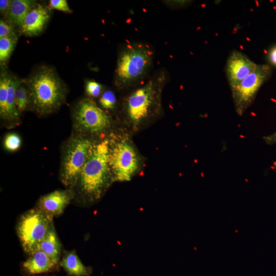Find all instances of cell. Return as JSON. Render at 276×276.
<instances>
[{"label":"cell","mask_w":276,"mask_h":276,"mask_svg":"<svg viewBox=\"0 0 276 276\" xmlns=\"http://www.w3.org/2000/svg\"><path fill=\"white\" fill-rule=\"evenodd\" d=\"M154 51L144 41L125 43L119 52L114 84L121 90L135 87L145 82L152 68Z\"/></svg>","instance_id":"1"},{"label":"cell","mask_w":276,"mask_h":276,"mask_svg":"<svg viewBox=\"0 0 276 276\" xmlns=\"http://www.w3.org/2000/svg\"><path fill=\"white\" fill-rule=\"evenodd\" d=\"M168 80V73L165 69H159L126 96L123 102V111L133 126H139L159 113L161 94Z\"/></svg>","instance_id":"2"},{"label":"cell","mask_w":276,"mask_h":276,"mask_svg":"<svg viewBox=\"0 0 276 276\" xmlns=\"http://www.w3.org/2000/svg\"><path fill=\"white\" fill-rule=\"evenodd\" d=\"M29 98V106L40 116L51 114L63 104L66 89L52 67L42 65L24 80Z\"/></svg>","instance_id":"3"},{"label":"cell","mask_w":276,"mask_h":276,"mask_svg":"<svg viewBox=\"0 0 276 276\" xmlns=\"http://www.w3.org/2000/svg\"><path fill=\"white\" fill-rule=\"evenodd\" d=\"M109 146L107 140L94 144L79 177V190L89 200L99 199L110 183Z\"/></svg>","instance_id":"4"},{"label":"cell","mask_w":276,"mask_h":276,"mask_svg":"<svg viewBox=\"0 0 276 276\" xmlns=\"http://www.w3.org/2000/svg\"><path fill=\"white\" fill-rule=\"evenodd\" d=\"M53 226V217L38 208L23 214L18 221L16 232L24 251L31 255L37 250Z\"/></svg>","instance_id":"5"},{"label":"cell","mask_w":276,"mask_h":276,"mask_svg":"<svg viewBox=\"0 0 276 276\" xmlns=\"http://www.w3.org/2000/svg\"><path fill=\"white\" fill-rule=\"evenodd\" d=\"M94 144L80 134L68 142L63 152L60 171V178L65 186L71 188L77 183Z\"/></svg>","instance_id":"6"},{"label":"cell","mask_w":276,"mask_h":276,"mask_svg":"<svg viewBox=\"0 0 276 276\" xmlns=\"http://www.w3.org/2000/svg\"><path fill=\"white\" fill-rule=\"evenodd\" d=\"M74 126L80 135L99 134L110 127V116L91 98H84L76 105L73 112Z\"/></svg>","instance_id":"7"},{"label":"cell","mask_w":276,"mask_h":276,"mask_svg":"<svg viewBox=\"0 0 276 276\" xmlns=\"http://www.w3.org/2000/svg\"><path fill=\"white\" fill-rule=\"evenodd\" d=\"M109 165L111 173L116 180L129 181L137 172L140 166L137 153L128 142L122 141L110 144Z\"/></svg>","instance_id":"8"},{"label":"cell","mask_w":276,"mask_h":276,"mask_svg":"<svg viewBox=\"0 0 276 276\" xmlns=\"http://www.w3.org/2000/svg\"><path fill=\"white\" fill-rule=\"evenodd\" d=\"M270 74L269 66L258 64L252 73L231 88L235 107L239 116H242L251 104L258 91Z\"/></svg>","instance_id":"9"},{"label":"cell","mask_w":276,"mask_h":276,"mask_svg":"<svg viewBox=\"0 0 276 276\" xmlns=\"http://www.w3.org/2000/svg\"><path fill=\"white\" fill-rule=\"evenodd\" d=\"M257 65L241 52H232L225 66L226 75L231 88L237 85L252 73Z\"/></svg>","instance_id":"10"},{"label":"cell","mask_w":276,"mask_h":276,"mask_svg":"<svg viewBox=\"0 0 276 276\" xmlns=\"http://www.w3.org/2000/svg\"><path fill=\"white\" fill-rule=\"evenodd\" d=\"M74 196L71 190H58L41 196L38 208L52 217L61 214Z\"/></svg>","instance_id":"11"},{"label":"cell","mask_w":276,"mask_h":276,"mask_svg":"<svg viewBox=\"0 0 276 276\" xmlns=\"http://www.w3.org/2000/svg\"><path fill=\"white\" fill-rule=\"evenodd\" d=\"M50 17L47 7L36 4L28 13L20 28L21 33L27 36H34L41 33Z\"/></svg>","instance_id":"12"},{"label":"cell","mask_w":276,"mask_h":276,"mask_svg":"<svg viewBox=\"0 0 276 276\" xmlns=\"http://www.w3.org/2000/svg\"><path fill=\"white\" fill-rule=\"evenodd\" d=\"M56 265L48 255L38 249L30 255L22 267L28 273L36 274L50 271Z\"/></svg>","instance_id":"13"},{"label":"cell","mask_w":276,"mask_h":276,"mask_svg":"<svg viewBox=\"0 0 276 276\" xmlns=\"http://www.w3.org/2000/svg\"><path fill=\"white\" fill-rule=\"evenodd\" d=\"M36 5L35 1L32 0L12 1L6 17L10 24L20 27L27 15Z\"/></svg>","instance_id":"14"},{"label":"cell","mask_w":276,"mask_h":276,"mask_svg":"<svg viewBox=\"0 0 276 276\" xmlns=\"http://www.w3.org/2000/svg\"><path fill=\"white\" fill-rule=\"evenodd\" d=\"M60 264L71 275L88 276L90 274V270L82 263L74 250L66 252Z\"/></svg>","instance_id":"15"},{"label":"cell","mask_w":276,"mask_h":276,"mask_svg":"<svg viewBox=\"0 0 276 276\" xmlns=\"http://www.w3.org/2000/svg\"><path fill=\"white\" fill-rule=\"evenodd\" d=\"M38 249L45 252L56 264L58 263L61 255V245L54 226L40 243Z\"/></svg>","instance_id":"16"},{"label":"cell","mask_w":276,"mask_h":276,"mask_svg":"<svg viewBox=\"0 0 276 276\" xmlns=\"http://www.w3.org/2000/svg\"><path fill=\"white\" fill-rule=\"evenodd\" d=\"M22 81L15 77H10L6 104L5 120L7 121L15 122L19 119V113L15 105V93L17 87Z\"/></svg>","instance_id":"17"},{"label":"cell","mask_w":276,"mask_h":276,"mask_svg":"<svg viewBox=\"0 0 276 276\" xmlns=\"http://www.w3.org/2000/svg\"><path fill=\"white\" fill-rule=\"evenodd\" d=\"M10 77L2 74L0 78V115L3 120H5L6 115V104Z\"/></svg>","instance_id":"18"},{"label":"cell","mask_w":276,"mask_h":276,"mask_svg":"<svg viewBox=\"0 0 276 276\" xmlns=\"http://www.w3.org/2000/svg\"><path fill=\"white\" fill-rule=\"evenodd\" d=\"M17 41L16 37L0 38V61L5 63L10 57Z\"/></svg>","instance_id":"19"},{"label":"cell","mask_w":276,"mask_h":276,"mask_svg":"<svg viewBox=\"0 0 276 276\" xmlns=\"http://www.w3.org/2000/svg\"><path fill=\"white\" fill-rule=\"evenodd\" d=\"M15 105L20 113L26 110L29 105V98L27 87L24 80L17 87L15 93Z\"/></svg>","instance_id":"20"},{"label":"cell","mask_w":276,"mask_h":276,"mask_svg":"<svg viewBox=\"0 0 276 276\" xmlns=\"http://www.w3.org/2000/svg\"><path fill=\"white\" fill-rule=\"evenodd\" d=\"M99 102L103 109L112 110L116 106L117 97L113 91L107 89L102 93Z\"/></svg>","instance_id":"21"},{"label":"cell","mask_w":276,"mask_h":276,"mask_svg":"<svg viewBox=\"0 0 276 276\" xmlns=\"http://www.w3.org/2000/svg\"><path fill=\"white\" fill-rule=\"evenodd\" d=\"M103 89V86L94 80H87L85 82V93L89 98H96L100 97L104 91Z\"/></svg>","instance_id":"22"},{"label":"cell","mask_w":276,"mask_h":276,"mask_svg":"<svg viewBox=\"0 0 276 276\" xmlns=\"http://www.w3.org/2000/svg\"><path fill=\"white\" fill-rule=\"evenodd\" d=\"M21 144V138L16 133L7 134L4 141V146L5 149L10 152H14L19 149Z\"/></svg>","instance_id":"23"},{"label":"cell","mask_w":276,"mask_h":276,"mask_svg":"<svg viewBox=\"0 0 276 276\" xmlns=\"http://www.w3.org/2000/svg\"><path fill=\"white\" fill-rule=\"evenodd\" d=\"M49 7L50 9H56L64 12L71 13L72 12L66 0H50Z\"/></svg>","instance_id":"24"},{"label":"cell","mask_w":276,"mask_h":276,"mask_svg":"<svg viewBox=\"0 0 276 276\" xmlns=\"http://www.w3.org/2000/svg\"><path fill=\"white\" fill-rule=\"evenodd\" d=\"M8 37H16L14 29L9 22L1 19L0 38Z\"/></svg>","instance_id":"25"},{"label":"cell","mask_w":276,"mask_h":276,"mask_svg":"<svg viewBox=\"0 0 276 276\" xmlns=\"http://www.w3.org/2000/svg\"><path fill=\"white\" fill-rule=\"evenodd\" d=\"M12 1L1 0L0 1V12L6 17L7 15L10 8Z\"/></svg>","instance_id":"26"},{"label":"cell","mask_w":276,"mask_h":276,"mask_svg":"<svg viewBox=\"0 0 276 276\" xmlns=\"http://www.w3.org/2000/svg\"><path fill=\"white\" fill-rule=\"evenodd\" d=\"M265 142L268 144L276 143V132L264 137Z\"/></svg>","instance_id":"27"},{"label":"cell","mask_w":276,"mask_h":276,"mask_svg":"<svg viewBox=\"0 0 276 276\" xmlns=\"http://www.w3.org/2000/svg\"><path fill=\"white\" fill-rule=\"evenodd\" d=\"M269 58L271 63L276 65V47L273 48L270 50L269 54Z\"/></svg>","instance_id":"28"}]
</instances>
